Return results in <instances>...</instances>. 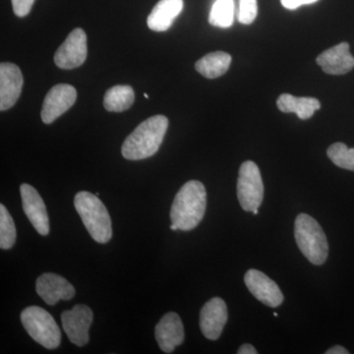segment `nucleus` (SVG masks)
I'll list each match as a JSON object with an SVG mask.
<instances>
[{
    "mask_svg": "<svg viewBox=\"0 0 354 354\" xmlns=\"http://www.w3.org/2000/svg\"><path fill=\"white\" fill-rule=\"evenodd\" d=\"M21 322L35 342L48 349H55L62 342V333L53 317L39 306H30L21 313Z\"/></svg>",
    "mask_w": 354,
    "mask_h": 354,
    "instance_id": "5",
    "label": "nucleus"
},
{
    "mask_svg": "<svg viewBox=\"0 0 354 354\" xmlns=\"http://www.w3.org/2000/svg\"><path fill=\"white\" fill-rule=\"evenodd\" d=\"M327 155L337 167L354 171V148L349 149L344 143H335L328 149Z\"/></svg>",
    "mask_w": 354,
    "mask_h": 354,
    "instance_id": "23",
    "label": "nucleus"
},
{
    "mask_svg": "<svg viewBox=\"0 0 354 354\" xmlns=\"http://www.w3.org/2000/svg\"><path fill=\"white\" fill-rule=\"evenodd\" d=\"M295 241L304 257L314 265H323L329 254V244L323 228L315 218L300 214L295 220Z\"/></svg>",
    "mask_w": 354,
    "mask_h": 354,
    "instance_id": "4",
    "label": "nucleus"
},
{
    "mask_svg": "<svg viewBox=\"0 0 354 354\" xmlns=\"http://www.w3.org/2000/svg\"><path fill=\"white\" fill-rule=\"evenodd\" d=\"M316 62L323 71L330 75H344L354 67V57L349 51L348 43L346 41L323 51Z\"/></svg>",
    "mask_w": 354,
    "mask_h": 354,
    "instance_id": "16",
    "label": "nucleus"
},
{
    "mask_svg": "<svg viewBox=\"0 0 354 354\" xmlns=\"http://www.w3.org/2000/svg\"><path fill=\"white\" fill-rule=\"evenodd\" d=\"M274 317H278V313H274Z\"/></svg>",
    "mask_w": 354,
    "mask_h": 354,
    "instance_id": "32",
    "label": "nucleus"
},
{
    "mask_svg": "<svg viewBox=\"0 0 354 354\" xmlns=\"http://www.w3.org/2000/svg\"><path fill=\"white\" fill-rule=\"evenodd\" d=\"M319 0H281V6L288 10H295L302 6H309L315 3Z\"/></svg>",
    "mask_w": 354,
    "mask_h": 354,
    "instance_id": "26",
    "label": "nucleus"
},
{
    "mask_svg": "<svg viewBox=\"0 0 354 354\" xmlns=\"http://www.w3.org/2000/svg\"><path fill=\"white\" fill-rule=\"evenodd\" d=\"M232 64V57L223 51L208 53L198 60L195 69L201 75L209 79H215L227 73Z\"/></svg>",
    "mask_w": 354,
    "mask_h": 354,
    "instance_id": "19",
    "label": "nucleus"
},
{
    "mask_svg": "<svg viewBox=\"0 0 354 354\" xmlns=\"http://www.w3.org/2000/svg\"><path fill=\"white\" fill-rule=\"evenodd\" d=\"M16 227L12 216L3 204L0 205V248L3 250L12 248L15 244Z\"/></svg>",
    "mask_w": 354,
    "mask_h": 354,
    "instance_id": "22",
    "label": "nucleus"
},
{
    "mask_svg": "<svg viewBox=\"0 0 354 354\" xmlns=\"http://www.w3.org/2000/svg\"><path fill=\"white\" fill-rule=\"evenodd\" d=\"M279 111L285 113H295L300 120H309L316 111L321 109V102L315 97H297L290 94L279 95L277 101Z\"/></svg>",
    "mask_w": 354,
    "mask_h": 354,
    "instance_id": "18",
    "label": "nucleus"
},
{
    "mask_svg": "<svg viewBox=\"0 0 354 354\" xmlns=\"http://www.w3.org/2000/svg\"><path fill=\"white\" fill-rule=\"evenodd\" d=\"M20 193L26 216L31 221L35 230L39 234L46 236L50 234V220L41 195L32 185L27 183H23L20 186Z\"/></svg>",
    "mask_w": 354,
    "mask_h": 354,
    "instance_id": "11",
    "label": "nucleus"
},
{
    "mask_svg": "<svg viewBox=\"0 0 354 354\" xmlns=\"http://www.w3.org/2000/svg\"><path fill=\"white\" fill-rule=\"evenodd\" d=\"M144 97H146V99H149V95H147V94H144Z\"/></svg>",
    "mask_w": 354,
    "mask_h": 354,
    "instance_id": "31",
    "label": "nucleus"
},
{
    "mask_svg": "<svg viewBox=\"0 0 354 354\" xmlns=\"http://www.w3.org/2000/svg\"><path fill=\"white\" fill-rule=\"evenodd\" d=\"M87 35L81 28L70 32L55 55V62L62 69H73L80 66L87 58Z\"/></svg>",
    "mask_w": 354,
    "mask_h": 354,
    "instance_id": "8",
    "label": "nucleus"
},
{
    "mask_svg": "<svg viewBox=\"0 0 354 354\" xmlns=\"http://www.w3.org/2000/svg\"><path fill=\"white\" fill-rule=\"evenodd\" d=\"M183 0H160L148 16L147 24L155 32H165L183 9Z\"/></svg>",
    "mask_w": 354,
    "mask_h": 354,
    "instance_id": "17",
    "label": "nucleus"
},
{
    "mask_svg": "<svg viewBox=\"0 0 354 354\" xmlns=\"http://www.w3.org/2000/svg\"><path fill=\"white\" fill-rule=\"evenodd\" d=\"M135 94L130 86L118 85L109 88L104 95V109L111 113H122L131 108Z\"/></svg>",
    "mask_w": 354,
    "mask_h": 354,
    "instance_id": "20",
    "label": "nucleus"
},
{
    "mask_svg": "<svg viewBox=\"0 0 354 354\" xmlns=\"http://www.w3.org/2000/svg\"><path fill=\"white\" fill-rule=\"evenodd\" d=\"M258 15L257 0H239L237 20L243 25H251Z\"/></svg>",
    "mask_w": 354,
    "mask_h": 354,
    "instance_id": "24",
    "label": "nucleus"
},
{
    "mask_svg": "<svg viewBox=\"0 0 354 354\" xmlns=\"http://www.w3.org/2000/svg\"><path fill=\"white\" fill-rule=\"evenodd\" d=\"M167 127L169 120L164 115H155L144 120L122 144L123 157L130 160L152 157L162 145Z\"/></svg>",
    "mask_w": 354,
    "mask_h": 354,
    "instance_id": "2",
    "label": "nucleus"
},
{
    "mask_svg": "<svg viewBox=\"0 0 354 354\" xmlns=\"http://www.w3.org/2000/svg\"><path fill=\"white\" fill-rule=\"evenodd\" d=\"M252 213L254 214V215H258V214H259V211H258V209H254Z\"/></svg>",
    "mask_w": 354,
    "mask_h": 354,
    "instance_id": "30",
    "label": "nucleus"
},
{
    "mask_svg": "<svg viewBox=\"0 0 354 354\" xmlns=\"http://www.w3.org/2000/svg\"><path fill=\"white\" fill-rule=\"evenodd\" d=\"M23 87L22 72L17 65H0V109L1 111L12 108L18 101Z\"/></svg>",
    "mask_w": 354,
    "mask_h": 354,
    "instance_id": "15",
    "label": "nucleus"
},
{
    "mask_svg": "<svg viewBox=\"0 0 354 354\" xmlns=\"http://www.w3.org/2000/svg\"><path fill=\"white\" fill-rule=\"evenodd\" d=\"M244 283L248 290L263 304L277 308L283 304V295L279 286L264 272L249 270L244 276Z\"/></svg>",
    "mask_w": 354,
    "mask_h": 354,
    "instance_id": "10",
    "label": "nucleus"
},
{
    "mask_svg": "<svg viewBox=\"0 0 354 354\" xmlns=\"http://www.w3.org/2000/svg\"><path fill=\"white\" fill-rule=\"evenodd\" d=\"M237 353L239 354H257L258 351H256V348H254L253 346H251L250 344H245L243 346H241L239 348V351H237Z\"/></svg>",
    "mask_w": 354,
    "mask_h": 354,
    "instance_id": "27",
    "label": "nucleus"
},
{
    "mask_svg": "<svg viewBox=\"0 0 354 354\" xmlns=\"http://www.w3.org/2000/svg\"><path fill=\"white\" fill-rule=\"evenodd\" d=\"M37 293L48 305L57 304L59 300H70L75 295L74 286L64 279L53 272H46L37 279Z\"/></svg>",
    "mask_w": 354,
    "mask_h": 354,
    "instance_id": "13",
    "label": "nucleus"
},
{
    "mask_svg": "<svg viewBox=\"0 0 354 354\" xmlns=\"http://www.w3.org/2000/svg\"><path fill=\"white\" fill-rule=\"evenodd\" d=\"M93 311L87 305H75L62 314V327L70 342L77 346H85L90 339L88 330L93 323Z\"/></svg>",
    "mask_w": 354,
    "mask_h": 354,
    "instance_id": "7",
    "label": "nucleus"
},
{
    "mask_svg": "<svg viewBox=\"0 0 354 354\" xmlns=\"http://www.w3.org/2000/svg\"><path fill=\"white\" fill-rule=\"evenodd\" d=\"M156 339L165 353H174L184 342V327L180 317L174 312L165 314L156 326Z\"/></svg>",
    "mask_w": 354,
    "mask_h": 354,
    "instance_id": "14",
    "label": "nucleus"
},
{
    "mask_svg": "<svg viewBox=\"0 0 354 354\" xmlns=\"http://www.w3.org/2000/svg\"><path fill=\"white\" fill-rule=\"evenodd\" d=\"M227 322V307L221 298H212L203 306L200 312V329L207 339L216 341Z\"/></svg>",
    "mask_w": 354,
    "mask_h": 354,
    "instance_id": "12",
    "label": "nucleus"
},
{
    "mask_svg": "<svg viewBox=\"0 0 354 354\" xmlns=\"http://www.w3.org/2000/svg\"><path fill=\"white\" fill-rule=\"evenodd\" d=\"M326 354H348V349L344 348V346H335L330 349H328L325 353Z\"/></svg>",
    "mask_w": 354,
    "mask_h": 354,
    "instance_id": "28",
    "label": "nucleus"
},
{
    "mask_svg": "<svg viewBox=\"0 0 354 354\" xmlns=\"http://www.w3.org/2000/svg\"><path fill=\"white\" fill-rule=\"evenodd\" d=\"M171 230H174V232H176V230H179L178 227H177L176 225H174V223H171Z\"/></svg>",
    "mask_w": 354,
    "mask_h": 354,
    "instance_id": "29",
    "label": "nucleus"
},
{
    "mask_svg": "<svg viewBox=\"0 0 354 354\" xmlns=\"http://www.w3.org/2000/svg\"><path fill=\"white\" fill-rule=\"evenodd\" d=\"M206 207L204 184L197 180L188 181L174 197L171 209V223L183 232L194 230L204 218Z\"/></svg>",
    "mask_w": 354,
    "mask_h": 354,
    "instance_id": "1",
    "label": "nucleus"
},
{
    "mask_svg": "<svg viewBox=\"0 0 354 354\" xmlns=\"http://www.w3.org/2000/svg\"><path fill=\"white\" fill-rule=\"evenodd\" d=\"M74 206L92 239L97 243H108L113 237L111 218L99 197L81 191L74 198Z\"/></svg>",
    "mask_w": 354,
    "mask_h": 354,
    "instance_id": "3",
    "label": "nucleus"
},
{
    "mask_svg": "<svg viewBox=\"0 0 354 354\" xmlns=\"http://www.w3.org/2000/svg\"><path fill=\"white\" fill-rule=\"evenodd\" d=\"M237 197L241 208L246 212L259 209L264 198V184L258 165L246 160L239 169Z\"/></svg>",
    "mask_w": 354,
    "mask_h": 354,
    "instance_id": "6",
    "label": "nucleus"
},
{
    "mask_svg": "<svg viewBox=\"0 0 354 354\" xmlns=\"http://www.w3.org/2000/svg\"><path fill=\"white\" fill-rule=\"evenodd\" d=\"M77 92L73 86L68 84H58L48 91L41 109V120L46 124L55 122L59 116L67 111L76 102Z\"/></svg>",
    "mask_w": 354,
    "mask_h": 354,
    "instance_id": "9",
    "label": "nucleus"
},
{
    "mask_svg": "<svg viewBox=\"0 0 354 354\" xmlns=\"http://www.w3.org/2000/svg\"><path fill=\"white\" fill-rule=\"evenodd\" d=\"M234 0H216L209 14V23L214 27L227 29L234 22Z\"/></svg>",
    "mask_w": 354,
    "mask_h": 354,
    "instance_id": "21",
    "label": "nucleus"
},
{
    "mask_svg": "<svg viewBox=\"0 0 354 354\" xmlns=\"http://www.w3.org/2000/svg\"><path fill=\"white\" fill-rule=\"evenodd\" d=\"M13 11L18 17H25L31 11L35 0H11Z\"/></svg>",
    "mask_w": 354,
    "mask_h": 354,
    "instance_id": "25",
    "label": "nucleus"
}]
</instances>
